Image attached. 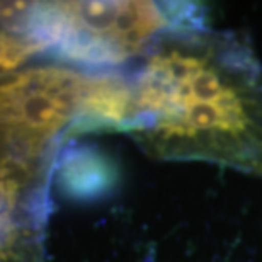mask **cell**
<instances>
[{
  "instance_id": "1",
  "label": "cell",
  "mask_w": 262,
  "mask_h": 262,
  "mask_svg": "<svg viewBox=\"0 0 262 262\" xmlns=\"http://www.w3.org/2000/svg\"><path fill=\"white\" fill-rule=\"evenodd\" d=\"M133 91L131 133L148 154L262 177V68L242 41L206 28L167 34Z\"/></svg>"
},
{
  "instance_id": "2",
  "label": "cell",
  "mask_w": 262,
  "mask_h": 262,
  "mask_svg": "<svg viewBox=\"0 0 262 262\" xmlns=\"http://www.w3.org/2000/svg\"><path fill=\"white\" fill-rule=\"evenodd\" d=\"M29 29L41 50L87 67L124 63L176 31L206 28L204 12L181 2L33 4Z\"/></svg>"
},
{
  "instance_id": "3",
  "label": "cell",
  "mask_w": 262,
  "mask_h": 262,
  "mask_svg": "<svg viewBox=\"0 0 262 262\" xmlns=\"http://www.w3.org/2000/svg\"><path fill=\"white\" fill-rule=\"evenodd\" d=\"M60 189L68 198L104 196L116 184V169L107 155L96 148H73L61 157L56 170Z\"/></svg>"
}]
</instances>
